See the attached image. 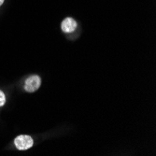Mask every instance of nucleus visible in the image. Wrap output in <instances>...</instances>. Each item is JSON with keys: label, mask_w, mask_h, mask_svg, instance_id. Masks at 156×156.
Instances as JSON below:
<instances>
[{"label": "nucleus", "mask_w": 156, "mask_h": 156, "mask_svg": "<svg viewBox=\"0 0 156 156\" xmlns=\"http://www.w3.org/2000/svg\"><path fill=\"white\" fill-rule=\"evenodd\" d=\"M6 103V96H5V94L0 90V108L3 107Z\"/></svg>", "instance_id": "20e7f679"}, {"label": "nucleus", "mask_w": 156, "mask_h": 156, "mask_svg": "<svg viewBox=\"0 0 156 156\" xmlns=\"http://www.w3.org/2000/svg\"><path fill=\"white\" fill-rule=\"evenodd\" d=\"M41 85V79L37 75H32L27 78L24 82V90L28 93H34L37 91Z\"/></svg>", "instance_id": "f03ea898"}, {"label": "nucleus", "mask_w": 156, "mask_h": 156, "mask_svg": "<svg viewBox=\"0 0 156 156\" xmlns=\"http://www.w3.org/2000/svg\"><path fill=\"white\" fill-rule=\"evenodd\" d=\"M34 141L30 136L20 135L14 139V145L20 151H25L33 147Z\"/></svg>", "instance_id": "f257e3e1"}, {"label": "nucleus", "mask_w": 156, "mask_h": 156, "mask_svg": "<svg viewBox=\"0 0 156 156\" xmlns=\"http://www.w3.org/2000/svg\"><path fill=\"white\" fill-rule=\"evenodd\" d=\"M4 1H5V0H0V6H1V5H3Z\"/></svg>", "instance_id": "39448f33"}, {"label": "nucleus", "mask_w": 156, "mask_h": 156, "mask_svg": "<svg viewBox=\"0 0 156 156\" xmlns=\"http://www.w3.org/2000/svg\"><path fill=\"white\" fill-rule=\"evenodd\" d=\"M62 31L65 33H72L77 28V22L73 18H66L61 24Z\"/></svg>", "instance_id": "7ed1b4c3"}]
</instances>
